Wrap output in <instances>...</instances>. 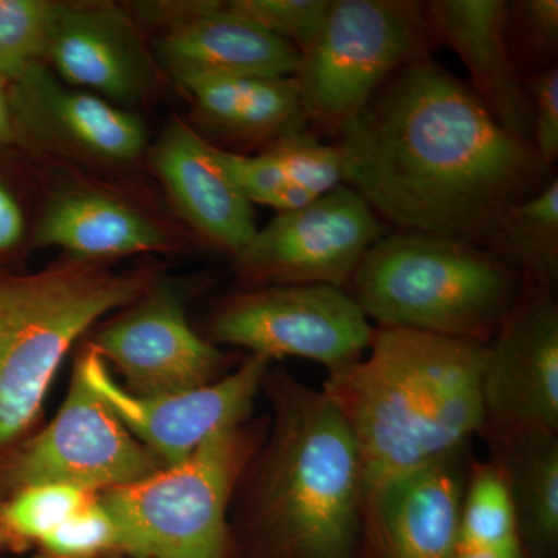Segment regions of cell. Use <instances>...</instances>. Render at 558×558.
I'll use <instances>...</instances> for the list:
<instances>
[{
    "instance_id": "1",
    "label": "cell",
    "mask_w": 558,
    "mask_h": 558,
    "mask_svg": "<svg viewBox=\"0 0 558 558\" xmlns=\"http://www.w3.org/2000/svg\"><path fill=\"white\" fill-rule=\"evenodd\" d=\"M337 135L344 183L374 211L483 248L510 208L553 180L532 143L432 54L392 73Z\"/></svg>"
},
{
    "instance_id": "2",
    "label": "cell",
    "mask_w": 558,
    "mask_h": 558,
    "mask_svg": "<svg viewBox=\"0 0 558 558\" xmlns=\"http://www.w3.org/2000/svg\"><path fill=\"white\" fill-rule=\"evenodd\" d=\"M486 352L480 341L379 326L366 355L328 374L323 395L347 422L366 487L469 449L483 429Z\"/></svg>"
},
{
    "instance_id": "3",
    "label": "cell",
    "mask_w": 558,
    "mask_h": 558,
    "mask_svg": "<svg viewBox=\"0 0 558 558\" xmlns=\"http://www.w3.org/2000/svg\"><path fill=\"white\" fill-rule=\"evenodd\" d=\"M264 385L274 427L236 488L252 558H362L366 484L347 422L289 374Z\"/></svg>"
},
{
    "instance_id": "4",
    "label": "cell",
    "mask_w": 558,
    "mask_h": 558,
    "mask_svg": "<svg viewBox=\"0 0 558 558\" xmlns=\"http://www.w3.org/2000/svg\"><path fill=\"white\" fill-rule=\"evenodd\" d=\"M521 288L486 248L403 230L371 245L344 290L380 328L487 344Z\"/></svg>"
},
{
    "instance_id": "5",
    "label": "cell",
    "mask_w": 558,
    "mask_h": 558,
    "mask_svg": "<svg viewBox=\"0 0 558 558\" xmlns=\"http://www.w3.org/2000/svg\"><path fill=\"white\" fill-rule=\"evenodd\" d=\"M146 270L69 259L0 284V449L35 421L70 347L97 319L153 286Z\"/></svg>"
},
{
    "instance_id": "6",
    "label": "cell",
    "mask_w": 558,
    "mask_h": 558,
    "mask_svg": "<svg viewBox=\"0 0 558 558\" xmlns=\"http://www.w3.org/2000/svg\"><path fill=\"white\" fill-rule=\"evenodd\" d=\"M256 438L241 427L207 440L196 453L130 486L97 494L134 558H231L229 509L255 457Z\"/></svg>"
},
{
    "instance_id": "7",
    "label": "cell",
    "mask_w": 558,
    "mask_h": 558,
    "mask_svg": "<svg viewBox=\"0 0 558 558\" xmlns=\"http://www.w3.org/2000/svg\"><path fill=\"white\" fill-rule=\"evenodd\" d=\"M433 44L427 3L330 0L295 75L306 121L339 134L392 73L427 57Z\"/></svg>"
},
{
    "instance_id": "8",
    "label": "cell",
    "mask_w": 558,
    "mask_h": 558,
    "mask_svg": "<svg viewBox=\"0 0 558 558\" xmlns=\"http://www.w3.org/2000/svg\"><path fill=\"white\" fill-rule=\"evenodd\" d=\"M374 332L347 290L319 284L250 290L227 300L211 319L219 343L269 360H312L328 374L362 359Z\"/></svg>"
},
{
    "instance_id": "9",
    "label": "cell",
    "mask_w": 558,
    "mask_h": 558,
    "mask_svg": "<svg viewBox=\"0 0 558 558\" xmlns=\"http://www.w3.org/2000/svg\"><path fill=\"white\" fill-rule=\"evenodd\" d=\"M159 470V459L124 427L75 366L60 413L17 451L0 481L13 492L35 484H65L101 494Z\"/></svg>"
},
{
    "instance_id": "10",
    "label": "cell",
    "mask_w": 558,
    "mask_h": 558,
    "mask_svg": "<svg viewBox=\"0 0 558 558\" xmlns=\"http://www.w3.org/2000/svg\"><path fill=\"white\" fill-rule=\"evenodd\" d=\"M481 398L480 436L487 446L558 433L556 290L523 279L519 299L487 343Z\"/></svg>"
},
{
    "instance_id": "11",
    "label": "cell",
    "mask_w": 558,
    "mask_h": 558,
    "mask_svg": "<svg viewBox=\"0 0 558 558\" xmlns=\"http://www.w3.org/2000/svg\"><path fill=\"white\" fill-rule=\"evenodd\" d=\"M384 226L362 194L343 183L292 211L278 213L234 256L253 284L332 286L349 279Z\"/></svg>"
},
{
    "instance_id": "12",
    "label": "cell",
    "mask_w": 558,
    "mask_h": 558,
    "mask_svg": "<svg viewBox=\"0 0 558 558\" xmlns=\"http://www.w3.org/2000/svg\"><path fill=\"white\" fill-rule=\"evenodd\" d=\"M270 362L252 355L240 368L213 384L153 398L132 395L113 380L108 363L92 344L76 366L124 427L161 465L172 468L219 433L244 425L269 374Z\"/></svg>"
},
{
    "instance_id": "13",
    "label": "cell",
    "mask_w": 558,
    "mask_h": 558,
    "mask_svg": "<svg viewBox=\"0 0 558 558\" xmlns=\"http://www.w3.org/2000/svg\"><path fill=\"white\" fill-rule=\"evenodd\" d=\"M9 94L16 143L95 167H126L148 148L135 113L69 86L44 62L10 81Z\"/></svg>"
},
{
    "instance_id": "14",
    "label": "cell",
    "mask_w": 558,
    "mask_h": 558,
    "mask_svg": "<svg viewBox=\"0 0 558 558\" xmlns=\"http://www.w3.org/2000/svg\"><path fill=\"white\" fill-rule=\"evenodd\" d=\"M143 21L161 28L154 58L168 78L183 86L205 76H295L300 51L264 31L229 3L143 2Z\"/></svg>"
},
{
    "instance_id": "15",
    "label": "cell",
    "mask_w": 558,
    "mask_h": 558,
    "mask_svg": "<svg viewBox=\"0 0 558 558\" xmlns=\"http://www.w3.org/2000/svg\"><path fill=\"white\" fill-rule=\"evenodd\" d=\"M132 395H174L219 380L226 355L191 328L182 300L168 286H150L92 341Z\"/></svg>"
},
{
    "instance_id": "16",
    "label": "cell",
    "mask_w": 558,
    "mask_h": 558,
    "mask_svg": "<svg viewBox=\"0 0 558 558\" xmlns=\"http://www.w3.org/2000/svg\"><path fill=\"white\" fill-rule=\"evenodd\" d=\"M44 64L69 86L128 110L163 78L140 28L116 3L61 2Z\"/></svg>"
},
{
    "instance_id": "17",
    "label": "cell",
    "mask_w": 558,
    "mask_h": 558,
    "mask_svg": "<svg viewBox=\"0 0 558 558\" xmlns=\"http://www.w3.org/2000/svg\"><path fill=\"white\" fill-rule=\"evenodd\" d=\"M472 451L366 487L362 558H453Z\"/></svg>"
},
{
    "instance_id": "18",
    "label": "cell",
    "mask_w": 558,
    "mask_h": 558,
    "mask_svg": "<svg viewBox=\"0 0 558 558\" xmlns=\"http://www.w3.org/2000/svg\"><path fill=\"white\" fill-rule=\"evenodd\" d=\"M436 43L458 54L490 116L517 137L532 138L534 110L508 43L505 0H433L427 3Z\"/></svg>"
},
{
    "instance_id": "19",
    "label": "cell",
    "mask_w": 558,
    "mask_h": 558,
    "mask_svg": "<svg viewBox=\"0 0 558 558\" xmlns=\"http://www.w3.org/2000/svg\"><path fill=\"white\" fill-rule=\"evenodd\" d=\"M153 163L175 207L215 247L236 256L255 236V209L220 167L215 143L185 121L168 123Z\"/></svg>"
},
{
    "instance_id": "20",
    "label": "cell",
    "mask_w": 558,
    "mask_h": 558,
    "mask_svg": "<svg viewBox=\"0 0 558 558\" xmlns=\"http://www.w3.org/2000/svg\"><path fill=\"white\" fill-rule=\"evenodd\" d=\"M201 128L231 143H275L304 131L295 76H205L183 84Z\"/></svg>"
},
{
    "instance_id": "21",
    "label": "cell",
    "mask_w": 558,
    "mask_h": 558,
    "mask_svg": "<svg viewBox=\"0 0 558 558\" xmlns=\"http://www.w3.org/2000/svg\"><path fill=\"white\" fill-rule=\"evenodd\" d=\"M36 242L92 263L161 252L171 244L156 220L95 191H72L51 202L40 220Z\"/></svg>"
},
{
    "instance_id": "22",
    "label": "cell",
    "mask_w": 558,
    "mask_h": 558,
    "mask_svg": "<svg viewBox=\"0 0 558 558\" xmlns=\"http://www.w3.org/2000/svg\"><path fill=\"white\" fill-rule=\"evenodd\" d=\"M488 461L505 481L527 558L558 554V433L490 444Z\"/></svg>"
},
{
    "instance_id": "23",
    "label": "cell",
    "mask_w": 558,
    "mask_h": 558,
    "mask_svg": "<svg viewBox=\"0 0 558 558\" xmlns=\"http://www.w3.org/2000/svg\"><path fill=\"white\" fill-rule=\"evenodd\" d=\"M484 248L521 278L542 288L558 284V179L506 213Z\"/></svg>"
},
{
    "instance_id": "24",
    "label": "cell",
    "mask_w": 558,
    "mask_h": 558,
    "mask_svg": "<svg viewBox=\"0 0 558 558\" xmlns=\"http://www.w3.org/2000/svg\"><path fill=\"white\" fill-rule=\"evenodd\" d=\"M458 543L473 548H523L508 488L488 459L473 458L470 465Z\"/></svg>"
},
{
    "instance_id": "25",
    "label": "cell",
    "mask_w": 558,
    "mask_h": 558,
    "mask_svg": "<svg viewBox=\"0 0 558 558\" xmlns=\"http://www.w3.org/2000/svg\"><path fill=\"white\" fill-rule=\"evenodd\" d=\"M95 495L65 484L22 487L0 506V542L14 548L39 545Z\"/></svg>"
},
{
    "instance_id": "26",
    "label": "cell",
    "mask_w": 558,
    "mask_h": 558,
    "mask_svg": "<svg viewBox=\"0 0 558 558\" xmlns=\"http://www.w3.org/2000/svg\"><path fill=\"white\" fill-rule=\"evenodd\" d=\"M57 0H0V76L13 81L46 60Z\"/></svg>"
},
{
    "instance_id": "27",
    "label": "cell",
    "mask_w": 558,
    "mask_h": 558,
    "mask_svg": "<svg viewBox=\"0 0 558 558\" xmlns=\"http://www.w3.org/2000/svg\"><path fill=\"white\" fill-rule=\"evenodd\" d=\"M292 185L319 197L344 183L343 160L337 145L319 142L310 132L271 143L263 150Z\"/></svg>"
},
{
    "instance_id": "28",
    "label": "cell",
    "mask_w": 558,
    "mask_h": 558,
    "mask_svg": "<svg viewBox=\"0 0 558 558\" xmlns=\"http://www.w3.org/2000/svg\"><path fill=\"white\" fill-rule=\"evenodd\" d=\"M215 149L220 167L252 205H263L277 209L278 213H286L318 199L292 185L264 153L245 156L218 145H215Z\"/></svg>"
},
{
    "instance_id": "29",
    "label": "cell",
    "mask_w": 558,
    "mask_h": 558,
    "mask_svg": "<svg viewBox=\"0 0 558 558\" xmlns=\"http://www.w3.org/2000/svg\"><path fill=\"white\" fill-rule=\"evenodd\" d=\"M229 7L304 53L315 43L330 0H230Z\"/></svg>"
},
{
    "instance_id": "30",
    "label": "cell",
    "mask_w": 558,
    "mask_h": 558,
    "mask_svg": "<svg viewBox=\"0 0 558 558\" xmlns=\"http://www.w3.org/2000/svg\"><path fill=\"white\" fill-rule=\"evenodd\" d=\"M508 43L513 60L521 64L550 68L558 49L557 0L508 2Z\"/></svg>"
},
{
    "instance_id": "31",
    "label": "cell",
    "mask_w": 558,
    "mask_h": 558,
    "mask_svg": "<svg viewBox=\"0 0 558 558\" xmlns=\"http://www.w3.org/2000/svg\"><path fill=\"white\" fill-rule=\"evenodd\" d=\"M38 548L36 558H98L119 550V532L95 495L89 505L44 538Z\"/></svg>"
},
{
    "instance_id": "32",
    "label": "cell",
    "mask_w": 558,
    "mask_h": 558,
    "mask_svg": "<svg viewBox=\"0 0 558 558\" xmlns=\"http://www.w3.org/2000/svg\"><path fill=\"white\" fill-rule=\"evenodd\" d=\"M534 110L531 143L539 159L553 167L558 159V69L557 65L524 76Z\"/></svg>"
},
{
    "instance_id": "33",
    "label": "cell",
    "mask_w": 558,
    "mask_h": 558,
    "mask_svg": "<svg viewBox=\"0 0 558 558\" xmlns=\"http://www.w3.org/2000/svg\"><path fill=\"white\" fill-rule=\"evenodd\" d=\"M25 219L20 202L0 183V252L14 247L24 236Z\"/></svg>"
},
{
    "instance_id": "34",
    "label": "cell",
    "mask_w": 558,
    "mask_h": 558,
    "mask_svg": "<svg viewBox=\"0 0 558 558\" xmlns=\"http://www.w3.org/2000/svg\"><path fill=\"white\" fill-rule=\"evenodd\" d=\"M16 143L13 112H11L9 81L0 76V145Z\"/></svg>"
}]
</instances>
